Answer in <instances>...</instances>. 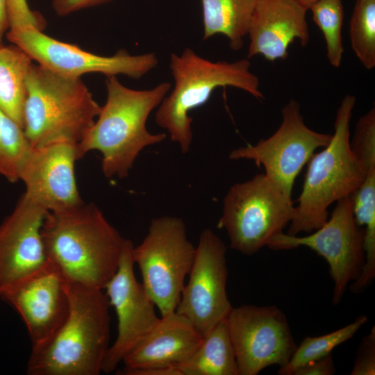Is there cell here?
Returning a JSON list of instances; mask_svg holds the SVG:
<instances>
[{
    "instance_id": "obj_10",
    "label": "cell",
    "mask_w": 375,
    "mask_h": 375,
    "mask_svg": "<svg viewBox=\"0 0 375 375\" xmlns=\"http://www.w3.org/2000/svg\"><path fill=\"white\" fill-rule=\"evenodd\" d=\"M226 320L238 375L284 367L297 347L285 315L276 306L232 307Z\"/></svg>"
},
{
    "instance_id": "obj_13",
    "label": "cell",
    "mask_w": 375,
    "mask_h": 375,
    "mask_svg": "<svg viewBox=\"0 0 375 375\" xmlns=\"http://www.w3.org/2000/svg\"><path fill=\"white\" fill-rule=\"evenodd\" d=\"M226 247L212 230L199 236L189 280L175 310L203 335L226 318L232 306L228 298Z\"/></svg>"
},
{
    "instance_id": "obj_11",
    "label": "cell",
    "mask_w": 375,
    "mask_h": 375,
    "mask_svg": "<svg viewBox=\"0 0 375 375\" xmlns=\"http://www.w3.org/2000/svg\"><path fill=\"white\" fill-rule=\"evenodd\" d=\"M365 229L353 217L350 199L336 202L326 223L312 233L303 237L283 232L267 244L273 250H286L304 246L325 258L334 283L333 303H339L351 281L360 276L365 264Z\"/></svg>"
},
{
    "instance_id": "obj_21",
    "label": "cell",
    "mask_w": 375,
    "mask_h": 375,
    "mask_svg": "<svg viewBox=\"0 0 375 375\" xmlns=\"http://www.w3.org/2000/svg\"><path fill=\"white\" fill-rule=\"evenodd\" d=\"M258 0H201L203 35L226 37L231 49L240 50L247 35L250 19Z\"/></svg>"
},
{
    "instance_id": "obj_22",
    "label": "cell",
    "mask_w": 375,
    "mask_h": 375,
    "mask_svg": "<svg viewBox=\"0 0 375 375\" xmlns=\"http://www.w3.org/2000/svg\"><path fill=\"white\" fill-rule=\"evenodd\" d=\"M33 59L19 47H0V108L24 126L26 79Z\"/></svg>"
},
{
    "instance_id": "obj_31",
    "label": "cell",
    "mask_w": 375,
    "mask_h": 375,
    "mask_svg": "<svg viewBox=\"0 0 375 375\" xmlns=\"http://www.w3.org/2000/svg\"><path fill=\"white\" fill-rule=\"evenodd\" d=\"M112 0H52V8L58 16H67L85 8L99 6Z\"/></svg>"
},
{
    "instance_id": "obj_17",
    "label": "cell",
    "mask_w": 375,
    "mask_h": 375,
    "mask_svg": "<svg viewBox=\"0 0 375 375\" xmlns=\"http://www.w3.org/2000/svg\"><path fill=\"white\" fill-rule=\"evenodd\" d=\"M47 211L24 194L0 224V291L31 275L49 260L42 227Z\"/></svg>"
},
{
    "instance_id": "obj_19",
    "label": "cell",
    "mask_w": 375,
    "mask_h": 375,
    "mask_svg": "<svg viewBox=\"0 0 375 375\" xmlns=\"http://www.w3.org/2000/svg\"><path fill=\"white\" fill-rule=\"evenodd\" d=\"M307 10L294 0H258L248 27L247 58L262 56L269 61L284 60L290 45L310 40Z\"/></svg>"
},
{
    "instance_id": "obj_7",
    "label": "cell",
    "mask_w": 375,
    "mask_h": 375,
    "mask_svg": "<svg viewBox=\"0 0 375 375\" xmlns=\"http://www.w3.org/2000/svg\"><path fill=\"white\" fill-rule=\"evenodd\" d=\"M223 204L217 226L226 231L230 247L247 256L257 253L283 233L295 213L292 198L265 174L234 184Z\"/></svg>"
},
{
    "instance_id": "obj_26",
    "label": "cell",
    "mask_w": 375,
    "mask_h": 375,
    "mask_svg": "<svg viewBox=\"0 0 375 375\" xmlns=\"http://www.w3.org/2000/svg\"><path fill=\"white\" fill-rule=\"evenodd\" d=\"M309 10L312 11L313 21L324 35L329 64L335 68L340 67L344 51L342 34L344 20L342 0H319Z\"/></svg>"
},
{
    "instance_id": "obj_32",
    "label": "cell",
    "mask_w": 375,
    "mask_h": 375,
    "mask_svg": "<svg viewBox=\"0 0 375 375\" xmlns=\"http://www.w3.org/2000/svg\"><path fill=\"white\" fill-rule=\"evenodd\" d=\"M335 373L333 356H328L310 362L297 369L292 375H332Z\"/></svg>"
},
{
    "instance_id": "obj_6",
    "label": "cell",
    "mask_w": 375,
    "mask_h": 375,
    "mask_svg": "<svg viewBox=\"0 0 375 375\" xmlns=\"http://www.w3.org/2000/svg\"><path fill=\"white\" fill-rule=\"evenodd\" d=\"M26 92L23 130L31 147L78 144L101 111L81 78L65 76L39 64L31 66Z\"/></svg>"
},
{
    "instance_id": "obj_30",
    "label": "cell",
    "mask_w": 375,
    "mask_h": 375,
    "mask_svg": "<svg viewBox=\"0 0 375 375\" xmlns=\"http://www.w3.org/2000/svg\"><path fill=\"white\" fill-rule=\"evenodd\" d=\"M375 374V327L365 335L358 349L351 375Z\"/></svg>"
},
{
    "instance_id": "obj_16",
    "label": "cell",
    "mask_w": 375,
    "mask_h": 375,
    "mask_svg": "<svg viewBox=\"0 0 375 375\" xmlns=\"http://www.w3.org/2000/svg\"><path fill=\"white\" fill-rule=\"evenodd\" d=\"M77 144L61 142L31 147L22 164L19 181L28 198L47 212H60L83 203L76 181Z\"/></svg>"
},
{
    "instance_id": "obj_12",
    "label": "cell",
    "mask_w": 375,
    "mask_h": 375,
    "mask_svg": "<svg viewBox=\"0 0 375 375\" xmlns=\"http://www.w3.org/2000/svg\"><path fill=\"white\" fill-rule=\"evenodd\" d=\"M6 36L39 65L68 77L81 78L85 74L99 73L106 77L124 75L138 79L158 62L154 53L131 55L119 49L111 56H100L35 29L9 30Z\"/></svg>"
},
{
    "instance_id": "obj_9",
    "label": "cell",
    "mask_w": 375,
    "mask_h": 375,
    "mask_svg": "<svg viewBox=\"0 0 375 375\" xmlns=\"http://www.w3.org/2000/svg\"><path fill=\"white\" fill-rule=\"evenodd\" d=\"M278 128L267 139L254 145L233 149L231 160H253L262 165L265 174L291 198L295 179L315 151L325 147L332 135L310 129L304 123L298 101L290 99L281 110Z\"/></svg>"
},
{
    "instance_id": "obj_27",
    "label": "cell",
    "mask_w": 375,
    "mask_h": 375,
    "mask_svg": "<svg viewBox=\"0 0 375 375\" xmlns=\"http://www.w3.org/2000/svg\"><path fill=\"white\" fill-rule=\"evenodd\" d=\"M31 144L23 128L0 108V175L19 181V173Z\"/></svg>"
},
{
    "instance_id": "obj_2",
    "label": "cell",
    "mask_w": 375,
    "mask_h": 375,
    "mask_svg": "<svg viewBox=\"0 0 375 375\" xmlns=\"http://www.w3.org/2000/svg\"><path fill=\"white\" fill-rule=\"evenodd\" d=\"M106 103L77 144V150L80 159L90 151H99L104 176L122 178L145 147L166 138L165 133H150L146 123L170 91L171 84L162 82L151 89L138 90L124 86L112 76L106 77Z\"/></svg>"
},
{
    "instance_id": "obj_14",
    "label": "cell",
    "mask_w": 375,
    "mask_h": 375,
    "mask_svg": "<svg viewBox=\"0 0 375 375\" xmlns=\"http://www.w3.org/2000/svg\"><path fill=\"white\" fill-rule=\"evenodd\" d=\"M133 243L126 239L117 272L103 290L117 317V336L106 353L102 372H114L158 324L155 304L134 272Z\"/></svg>"
},
{
    "instance_id": "obj_8",
    "label": "cell",
    "mask_w": 375,
    "mask_h": 375,
    "mask_svg": "<svg viewBox=\"0 0 375 375\" xmlns=\"http://www.w3.org/2000/svg\"><path fill=\"white\" fill-rule=\"evenodd\" d=\"M195 253L184 222L172 216L153 219L142 242L133 247L142 283L161 316L175 312Z\"/></svg>"
},
{
    "instance_id": "obj_33",
    "label": "cell",
    "mask_w": 375,
    "mask_h": 375,
    "mask_svg": "<svg viewBox=\"0 0 375 375\" xmlns=\"http://www.w3.org/2000/svg\"><path fill=\"white\" fill-rule=\"evenodd\" d=\"M8 28H10V24L7 0H0V47L3 45L2 38Z\"/></svg>"
},
{
    "instance_id": "obj_29",
    "label": "cell",
    "mask_w": 375,
    "mask_h": 375,
    "mask_svg": "<svg viewBox=\"0 0 375 375\" xmlns=\"http://www.w3.org/2000/svg\"><path fill=\"white\" fill-rule=\"evenodd\" d=\"M9 30L35 29L43 31L47 21L43 15L30 8L27 0H7Z\"/></svg>"
},
{
    "instance_id": "obj_23",
    "label": "cell",
    "mask_w": 375,
    "mask_h": 375,
    "mask_svg": "<svg viewBox=\"0 0 375 375\" xmlns=\"http://www.w3.org/2000/svg\"><path fill=\"white\" fill-rule=\"evenodd\" d=\"M356 224L365 229V264L359 277L349 285L354 294L364 292L375 278V169L349 197Z\"/></svg>"
},
{
    "instance_id": "obj_18",
    "label": "cell",
    "mask_w": 375,
    "mask_h": 375,
    "mask_svg": "<svg viewBox=\"0 0 375 375\" xmlns=\"http://www.w3.org/2000/svg\"><path fill=\"white\" fill-rule=\"evenodd\" d=\"M203 335L176 312L161 316L151 332L124 358L119 374L176 375L175 366L195 351Z\"/></svg>"
},
{
    "instance_id": "obj_25",
    "label": "cell",
    "mask_w": 375,
    "mask_h": 375,
    "mask_svg": "<svg viewBox=\"0 0 375 375\" xmlns=\"http://www.w3.org/2000/svg\"><path fill=\"white\" fill-rule=\"evenodd\" d=\"M351 47L367 69L375 67V0H356L349 21Z\"/></svg>"
},
{
    "instance_id": "obj_24",
    "label": "cell",
    "mask_w": 375,
    "mask_h": 375,
    "mask_svg": "<svg viewBox=\"0 0 375 375\" xmlns=\"http://www.w3.org/2000/svg\"><path fill=\"white\" fill-rule=\"evenodd\" d=\"M367 322V316L362 315L335 331L319 337L305 338L297 345L288 364L279 367L278 374L292 375L300 367L328 356L333 349L351 339Z\"/></svg>"
},
{
    "instance_id": "obj_4",
    "label": "cell",
    "mask_w": 375,
    "mask_h": 375,
    "mask_svg": "<svg viewBox=\"0 0 375 375\" xmlns=\"http://www.w3.org/2000/svg\"><path fill=\"white\" fill-rule=\"evenodd\" d=\"M251 65L247 58L231 62H212L190 48L181 55L172 53L169 68L174 85L158 106L156 124L166 129L172 140L186 153L192 140L190 112L205 104L215 89L233 87L257 99H264L259 78L251 71Z\"/></svg>"
},
{
    "instance_id": "obj_5",
    "label": "cell",
    "mask_w": 375,
    "mask_h": 375,
    "mask_svg": "<svg viewBox=\"0 0 375 375\" xmlns=\"http://www.w3.org/2000/svg\"><path fill=\"white\" fill-rule=\"evenodd\" d=\"M356 102L353 95L343 97L330 142L307 162L302 191L288 235L310 233L320 228L328 218V207L349 197L364 181L367 173L350 147V122Z\"/></svg>"
},
{
    "instance_id": "obj_3",
    "label": "cell",
    "mask_w": 375,
    "mask_h": 375,
    "mask_svg": "<svg viewBox=\"0 0 375 375\" xmlns=\"http://www.w3.org/2000/svg\"><path fill=\"white\" fill-rule=\"evenodd\" d=\"M69 311L55 334L32 348L28 375H99L109 347L110 302L103 290L67 281Z\"/></svg>"
},
{
    "instance_id": "obj_28",
    "label": "cell",
    "mask_w": 375,
    "mask_h": 375,
    "mask_svg": "<svg viewBox=\"0 0 375 375\" xmlns=\"http://www.w3.org/2000/svg\"><path fill=\"white\" fill-rule=\"evenodd\" d=\"M350 147L366 173L375 169V109L361 116L355 126Z\"/></svg>"
},
{
    "instance_id": "obj_15",
    "label": "cell",
    "mask_w": 375,
    "mask_h": 375,
    "mask_svg": "<svg viewBox=\"0 0 375 375\" xmlns=\"http://www.w3.org/2000/svg\"><path fill=\"white\" fill-rule=\"evenodd\" d=\"M0 297L20 315L32 348L49 340L69 311L67 280L49 260L31 275L0 291Z\"/></svg>"
},
{
    "instance_id": "obj_20",
    "label": "cell",
    "mask_w": 375,
    "mask_h": 375,
    "mask_svg": "<svg viewBox=\"0 0 375 375\" xmlns=\"http://www.w3.org/2000/svg\"><path fill=\"white\" fill-rule=\"evenodd\" d=\"M177 366L180 375H238L226 319L203 335L193 354Z\"/></svg>"
},
{
    "instance_id": "obj_34",
    "label": "cell",
    "mask_w": 375,
    "mask_h": 375,
    "mask_svg": "<svg viewBox=\"0 0 375 375\" xmlns=\"http://www.w3.org/2000/svg\"><path fill=\"white\" fill-rule=\"evenodd\" d=\"M307 10L319 0H294Z\"/></svg>"
},
{
    "instance_id": "obj_1",
    "label": "cell",
    "mask_w": 375,
    "mask_h": 375,
    "mask_svg": "<svg viewBox=\"0 0 375 375\" xmlns=\"http://www.w3.org/2000/svg\"><path fill=\"white\" fill-rule=\"evenodd\" d=\"M42 237L48 259L68 281L101 290L117 272L126 240L92 203L47 212Z\"/></svg>"
}]
</instances>
